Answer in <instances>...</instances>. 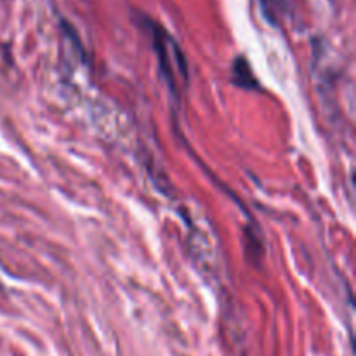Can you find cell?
<instances>
[{"mask_svg":"<svg viewBox=\"0 0 356 356\" xmlns=\"http://www.w3.org/2000/svg\"><path fill=\"white\" fill-rule=\"evenodd\" d=\"M153 38H155L156 54H159L160 66H162V73L163 76H165L167 82L172 87H176L177 83L186 82V61H184L179 45L172 40V37H170L163 28L159 26L155 28Z\"/></svg>","mask_w":356,"mask_h":356,"instance_id":"obj_1","label":"cell"},{"mask_svg":"<svg viewBox=\"0 0 356 356\" xmlns=\"http://www.w3.org/2000/svg\"><path fill=\"white\" fill-rule=\"evenodd\" d=\"M233 82L243 89H257V80L245 59L238 58L233 65Z\"/></svg>","mask_w":356,"mask_h":356,"instance_id":"obj_2","label":"cell"}]
</instances>
